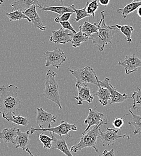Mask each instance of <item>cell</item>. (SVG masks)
I'll return each instance as SVG.
<instances>
[{
	"label": "cell",
	"instance_id": "obj_23",
	"mask_svg": "<svg viewBox=\"0 0 141 156\" xmlns=\"http://www.w3.org/2000/svg\"><path fill=\"white\" fill-rule=\"evenodd\" d=\"M97 91L96 96L99 98V101L103 106H106L108 104V101L111 99V94L108 89L101 87L99 84L97 85Z\"/></svg>",
	"mask_w": 141,
	"mask_h": 156
},
{
	"label": "cell",
	"instance_id": "obj_18",
	"mask_svg": "<svg viewBox=\"0 0 141 156\" xmlns=\"http://www.w3.org/2000/svg\"><path fill=\"white\" fill-rule=\"evenodd\" d=\"M30 132L28 130L26 132L24 133L22 132L19 129H17V137L12 143L13 145H16V148H21L23 151L25 150L26 147L28 145L30 142Z\"/></svg>",
	"mask_w": 141,
	"mask_h": 156
},
{
	"label": "cell",
	"instance_id": "obj_1",
	"mask_svg": "<svg viewBox=\"0 0 141 156\" xmlns=\"http://www.w3.org/2000/svg\"><path fill=\"white\" fill-rule=\"evenodd\" d=\"M18 87L10 84L0 87V114L2 116L9 114H16L20 110L22 103L18 96Z\"/></svg>",
	"mask_w": 141,
	"mask_h": 156
},
{
	"label": "cell",
	"instance_id": "obj_2",
	"mask_svg": "<svg viewBox=\"0 0 141 156\" xmlns=\"http://www.w3.org/2000/svg\"><path fill=\"white\" fill-rule=\"evenodd\" d=\"M100 14L101 18L99 22V28L98 31L92 34L90 37V39L92 40L94 44L97 46L99 51L102 52L107 44L110 43L112 45L113 44L112 40L118 30L115 26H108L106 24L104 21V17L106 16L104 11L101 12Z\"/></svg>",
	"mask_w": 141,
	"mask_h": 156
},
{
	"label": "cell",
	"instance_id": "obj_16",
	"mask_svg": "<svg viewBox=\"0 0 141 156\" xmlns=\"http://www.w3.org/2000/svg\"><path fill=\"white\" fill-rule=\"evenodd\" d=\"M78 96H75V98L78 101V104L79 105H82L83 101H87L88 103H91L93 100V96L91 93V91L86 85L83 86L78 85Z\"/></svg>",
	"mask_w": 141,
	"mask_h": 156
},
{
	"label": "cell",
	"instance_id": "obj_34",
	"mask_svg": "<svg viewBox=\"0 0 141 156\" xmlns=\"http://www.w3.org/2000/svg\"><path fill=\"white\" fill-rule=\"evenodd\" d=\"M73 14V13H64L62 15H59L57 16L55 20L54 21L57 23H60L61 22H65V21H69L70 19V17Z\"/></svg>",
	"mask_w": 141,
	"mask_h": 156
},
{
	"label": "cell",
	"instance_id": "obj_33",
	"mask_svg": "<svg viewBox=\"0 0 141 156\" xmlns=\"http://www.w3.org/2000/svg\"><path fill=\"white\" fill-rule=\"evenodd\" d=\"M129 114H130V113L128 114L124 115H123L122 117H120V118H116L112 122L113 126L114 127H115L116 129H121L123 124H124V118L125 116H128Z\"/></svg>",
	"mask_w": 141,
	"mask_h": 156
},
{
	"label": "cell",
	"instance_id": "obj_22",
	"mask_svg": "<svg viewBox=\"0 0 141 156\" xmlns=\"http://www.w3.org/2000/svg\"><path fill=\"white\" fill-rule=\"evenodd\" d=\"M7 122H13L17 125L26 127L29 124V121L26 117H22L20 115H16L13 114H9L2 116Z\"/></svg>",
	"mask_w": 141,
	"mask_h": 156
},
{
	"label": "cell",
	"instance_id": "obj_36",
	"mask_svg": "<svg viewBox=\"0 0 141 156\" xmlns=\"http://www.w3.org/2000/svg\"><path fill=\"white\" fill-rule=\"evenodd\" d=\"M99 156H115L114 150L112 149L109 151L105 150L103 151V152Z\"/></svg>",
	"mask_w": 141,
	"mask_h": 156
},
{
	"label": "cell",
	"instance_id": "obj_40",
	"mask_svg": "<svg viewBox=\"0 0 141 156\" xmlns=\"http://www.w3.org/2000/svg\"><path fill=\"white\" fill-rule=\"evenodd\" d=\"M141 0H133V2H141Z\"/></svg>",
	"mask_w": 141,
	"mask_h": 156
},
{
	"label": "cell",
	"instance_id": "obj_11",
	"mask_svg": "<svg viewBox=\"0 0 141 156\" xmlns=\"http://www.w3.org/2000/svg\"><path fill=\"white\" fill-rule=\"evenodd\" d=\"M118 130L108 128L105 132H100L99 133V137L100 138L102 145L103 147H109L113 145L115 141L119 138L127 137L128 139H130L129 135H118Z\"/></svg>",
	"mask_w": 141,
	"mask_h": 156
},
{
	"label": "cell",
	"instance_id": "obj_14",
	"mask_svg": "<svg viewBox=\"0 0 141 156\" xmlns=\"http://www.w3.org/2000/svg\"><path fill=\"white\" fill-rule=\"evenodd\" d=\"M23 13L31 20V22L36 28H39L42 31L46 30V26L42 23L41 20L37 12L36 5H32L30 8L23 12Z\"/></svg>",
	"mask_w": 141,
	"mask_h": 156
},
{
	"label": "cell",
	"instance_id": "obj_39",
	"mask_svg": "<svg viewBox=\"0 0 141 156\" xmlns=\"http://www.w3.org/2000/svg\"><path fill=\"white\" fill-rule=\"evenodd\" d=\"M25 151H26V152H27V153H28V154H30L31 156H35V155H33V154L31 153V152L30 151V150L28 148H26V149H25Z\"/></svg>",
	"mask_w": 141,
	"mask_h": 156
},
{
	"label": "cell",
	"instance_id": "obj_42",
	"mask_svg": "<svg viewBox=\"0 0 141 156\" xmlns=\"http://www.w3.org/2000/svg\"><path fill=\"white\" fill-rule=\"evenodd\" d=\"M58 1H61V2L62 3V2H64L65 0H58Z\"/></svg>",
	"mask_w": 141,
	"mask_h": 156
},
{
	"label": "cell",
	"instance_id": "obj_12",
	"mask_svg": "<svg viewBox=\"0 0 141 156\" xmlns=\"http://www.w3.org/2000/svg\"><path fill=\"white\" fill-rule=\"evenodd\" d=\"M57 118V117L55 115L47 112L42 108H37L36 122L39 128L51 127V125L56 122Z\"/></svg>",
	"mask_w": 141,
	"mask_h": 156
},
{
	"label": "cell",
	"instance_id": "obj_10",
	"mask_svg": "<svg viewBox=\"0 0 141 156\" xmlns=\"http://www.w3.org/2000/svg\"><path fill=\"white\" fill-rule=\"evenodd\" d=\"M118 66L122 67L125 69L126 75L131 74L138 70L141 67V59H139L135 54L127 55L122 61L118 63Z\"/></svg>",
	"mask_w": 141,
	"mask_h": 156
},
{
	"label": "cell",
	"instance_id": "obj_32",
	"mask_svg": "<svg viewBox=\"0 0 141 156\" xmlns=\"http://www.w3.org/2000/svg\"><path fill=\"white\" fill-rule=\"evenodd\" d=\"M99 4L98 0H92L91 2H89L86 7V12L88 15L93 17L95 16V13L96 10L98 9Z\"/></svg>",
	"mask_w": 141,
	"mask_h": 156
},
{
	"label": "cell",
	"instance_id": "obj_19",
	"mask_svg": "<svg viewBox=\"0 0 141 156\" xmlns=\"http://www.w3.org/2000/svg\"><path fill=\"white\" fill-rule=\"evenodd\" d=\"M17 129L16 127L4 129L0 132V139L5 144L13 143L17 137Z\"/></svg>",
	"mask_w": 141,
	"mask_h": 156
},
{
	"label": "cell",
	"instance_id": "obj_3",
	"mask_svg": "<svg viewBox=\"0 0 141 156\" xmlns=\"http://www.w3.org/2000/svg\"><path fill=\"white\" fill-rule=\"evenodd\" d=\"M57 75L56 72L51 70H49L47 72L45 77V88L43 93V96L44 98L56 103L61 110L62 106L59 94L58 84L55 79Z\"/></svg>",
	"mask_w": 141,
	"mask_h": 156
},
{
	"label": "cell",
	"instance_id": "obj_21",
	"mask_svg": "<svg viewBox=\"0 0 141 156\" xmlns=\"http://www.w3.org/2000/svg\"><path fill=\"white\" fill-rule=\"evenodd\" d=\"M73 4L69 7L65 6H47L40 7L41 11H46V12H52L55 13H57L59 15H62L65 13H73L75 12L72 9Z\"/></svg>",
	"mask_w": 141,
	"mask_h": 156
},
{
	"label": "cell",
	"instance_id": "obj_20",
	"mask_svg": "<svg viewBox=\"0 0 141 156\" xmlns=\"http://www.w3.org/2000/svg\"><path fill=\"white\" fill-rule=\"evenodd\" d=\"M99 28V23H91L88 21H85L82 25H80L79 27V31L82 34L87 37H90L92 34L96 33L98 31Z\"/></svg>",
	"mask_w": 141,
	"mask_h": 156
},
{
	"label": "cell",
	"instance_id": "obj_29",
	"mask_svg": "<svg viewBox=\"0 0 141 156\" xmlns=\"http://www.w3.org/2000/svg\"><path fill=\"white\" fill-rule=\"evenodd\" d=\"M131 98L133 100V103L132 108L136 109H139L141 108V89L137 87V91H133Z\"/></svg>",
	"mask_w": 141,
	"mask_h": 156
},
{
	"label": "cell",
	"instance_id": "obj_6",
	"mask_svg": "<svg viewBox=\"0 0 141 156\" xmlns=\"http://www.w3.org/2000/svg\"><path fill=\"white\" fill-rule=\"evenodd\" d=\"M41 130L43 132H49L52 133L53 134H57L60 136H62V135H65L67 137H72L69 134L70 131H76L77 127L75 124H69L67 121H61V124L57 127H50V128H35L33 127H31L30 133L33 134L35 133L36 131Z\"/></svg>",
	"mask_w": 141,
	"mask_h": 156
},
{
	"label": "cell",
	"instance_id": "obj_9",
	"mask_svg": "<svg viewBox=\"0 0 141 156\" xmlns=\"http://www.w3.org/2000/svg\"><path fill=\"white\" fill-rule=\"evenodd\" d=\"M99 84L101 87H104L109 90L111 94V102L110 104H114L117 103H122L125 100L129 98V96L125 94H121L119 93L115 87L110 83V79L106 78L104 80H98Z\"/></svg>",
	"mask_w": 141,
	"mask_h": 156
},
{
	"label": "cell",
	"instance_id": "obj_31",
	"mask_svg": "<svg viewBox=\"0 0 141 156\" xmlns=\"http://www.w3.org/2000/svg\"><path fill=\"white\" fill-rule=\"evenodd\" d=\"M39 139L42 144L43 145V148L45 149H51L52 145L53 139L52 137L44 135L43 133L39 135Z\"/></svg>",
	"mask_w": 141,
	"mask_h": 156
},
{
	"label": "cell",
	"instance_id": "obj_38",
	"mask_svg": "<svg viewBox=\"0 0 141 156\" xmlns=\"http://www.w3.org/2000/svg\"><path fill=\"white\" fill-rule=\"evenodd\" d=\"M137 13H138V15L140 18H141V6L138 7V10H137Z\"/></svg>",
	"mask_w": 141,
	"mask_h": 156
},
{
	"label": "cell",
	"instance_id": "obj_25",
	"mask_svg": "<svg viewBox=\"0 0 141 156\" xmlns=\"http://www.w3.org/2000/svg\"><path fill=\"white\" fill-rule=\"evenodd\" d=\"M129 111L130 114L132 115V118L131 120L128 122V124L129 125L133 126L135 127L133 135L141 134V116L134 114L130 109H129Z\"/></svg>",
	"mask_w": 141,
	"mask_h": 156
},
{
	"label": "cell",
	"instance_id": "obj_15",
	"mask_svg": "<svg viewBox=\"0 0 141 156\" xmlns=\"http://www.w3.org/2000/svg\"><path fill=\"white\" fill-rule=\"evenodd\" d=\"M10 5L13 7L12 12L19 10L22 12H25L32 5H36V7H41L38 0H18L10 4Z\"/></svg>",
	"mask_w": 141,
	"mask_h": 156
},
{
	"label": "cell",
	"instance_id": "obj_30",
	"mask_svg": "<svg viewBox=\"0 0 141 156\" xmlns=\"http://www.w3.org/2000/svg\"><path fill=\"white\" fill-rule=\"evenodd\" d=\"M89 2H88V1L86 2L85 7L82 9H76L75 8V6L74 4H73V7H72V9L73 10H74L75 12V13L76 14V18L75 20H76V22H79V20H81L83 19V18H85L86 17H90V16L89 15H88L87 12H86V7H87V5L88 4Z\"/></svg>",
	"mask_w": 141,
	"mask_h": 156
},
{
	"label": "cell",
	"instance_id": "obj_24",
	"mask_svg": "<svg viewBox=\"0 0 141 156\" xmlns=\"http://www.w3.org/2000/svg\"><path fill=\"white\" fill-rule=\"evenodd\" d=\"M140 6H141V1L135 2H132L131 3L127 4L123 8L118 9L117 10V12L118 13H121L122 17L125 19L130 13L133 12L135 10L138 9V7Z\"/></svg>",
	"mask_w": 141,
	"mask_h": 156
},
{
	"label": "cell",
	"instance_id": "obj_28",
	"mask_svg": "<svg viewBox=\"0 0 141 156\" xmlns=\"http://www.w3.org/2000/svg\"><path fill=\"white\" fill-rule=\"evenodd\" d=\"M6 15L11 22H15L20 20H26L29 22H31V20L23 13V12L19 10L7 13Z\"/></svg>",
	"mask_w": 141,
	"mask_h": 156
},
{
	"label": "cell",
	"instance_id": "obj_4",
	"mask_svg": "<svg viewBox=\"0 0 141 156\" xmlns=\"http://www.w3.org/2000/svg\"><path fill=\"white\" fill-rule=\"evenodd\" d=\"M101 126V124L94 126L92 129L89 130L85 133H82L79 142L72 147L70 151L76 153L86 148H92L96 153H99V151L96 148V142L100 131Z\"/></svg>",
	"mask_w": 141,
	"mask_h": 156
},
{
	"label": "cell",
	"instance_id": "obj_8",
	"mask_svg": "<svg viewBox=\"0 0 141 156\" xmlns=\"http://www.w3.org/2000/svg\"><path fill=\"white\" fill-rule=\"evenodd\" d=\"M108 123V119L103 114L96 111L91 108H89L88 115L84 121V124H87L88 126L82 133H85L89 130L91 126L99 124H107Z\"/></svg>",
	"mask_w": 141,
	"mask_h": 156
},
{
	"label": "cell",
	"instance_id": "obj_41",
	"mask_svg": "<svg viewBox=\"0 0 141 156\" xmlns=\"http://www.w3.org/2000/svg\"><path fill=\"white\" fill-rule=\"evenodd\" d=\"M3 1H4V0H0V5H1L2 4Z\"/></svg>",
	"mask_w": 141,
	"mask_h": 156
},
{
	"label": "cell",
	"instance_id": "obj_17",
	"mask_svg": "<svg viewBox=\"0 0 141 156\" xmlns=\"http://www.w3.org/2000/svg\"><path fill=\"white\" fill-rule=\"evenodd\" d=\"M52 138L53 139L52 145L51 149H57L60 150L62 153H64L66 156H73L71 153L70 150L69 149L65 140L62 138V137L60 136L59 139L54 136V134L51 132H49Z\"/></svg>",
	"mask_w": 141,
	"mask_h": 156
},
{
	"label": "cell",
	"instance_id": "obj_35",
	"mask_svg": "<svg viewBox=\"0 0 141 156\" xmlns=\"http://www.w3.org/2000/svg\"><path fill=\"white\" fill-rule=\"evenodd\" d=\"M60 23L62 28H63L64 29L68 30L70 31L72 33H73V34H76V30L73 28V27H72V25H71V23L69 21L61 22H60Z\"/></svg>",
	"mask_w": 141,
	"mask_h": 156
},
{
	"label": "cell",
	"instance_id": "obj_13",
	"mask_svg": "<svg viewBox=\"0 0 141 156\" xmlns=\"http://www.w3.org/2000/svg\"><path fill=\"white\" fill-rule=\"evenodd\" d=\"M52 36L50 37L49 41L56 44H64L68 42H71L72 33L68 30L61 28L58 30L52 31Z\"/></svg>",
	"mask_w": 141,
	"mask_h": 156
},
{
	"label": "cell",
	"instance_id": "obj_26",
	"mask_svg": "<svg viewBox=\"0 0 141 156\" xmlns=\"http://www.w3.org/2000/svg\"><path fill=\"white\" fill-rule=\"evenodd\" d=\"M90 39L89 37L86 36L82 33L81 31L76 34H72V44L73 48H78L81 46V43L87 41Z\"/></svg>",
	"mask_w": 141,
	"mask_h": 156
},
{
	"label": "cell",
	"instance_id": "obj_37",
	"mask_svg": "<svg viewBox=\"0 0 141 156\" xmlns=\"http://www.w3.org/2000/svg\"><path fill=\"white\" fill-rule=\"evenodd\" d=\"M98 1L101 5L103 6H106L110 3V0H98Z\"/></svg>",
	"mask_w": 141,
	"mask_h": 156
},
{
	"label": "cell",
	"instance_id": "obj_5",
	"mask_svg": "<svg viewBox=\"0 0 141 156\" xmlns=\"http://www.w3.org/2000/svg\"><path fill=\"white\" fill-rule=\"evenodd\" d=\"M68 70L76 79V87L82 83H91L97 86L99 85V79L96 73L90 66H86L83 68H79L75 70L68 68Z\"/></svg>",
	"mask_w": 141,
	"mask_h": 156
},
{
	"label": "cell",
	"instance_id": "obj_7",
	"mask_svg": "<svg viewBox=\"0 0 141 156\" xmlns=\"http://www.w3.org/2000/svg\"><path fill=\"white\" fill-rule=\"evenodd\" d=\"M44 55L46 60L44 66L46 67L53 66L56 69H59L67 59L63 51L61 49H56L52 51H46Z\"/></svg>",
	"mask_w": 141,
	"mask_h": 156
},
{
	"label": "cell",
	"instance_id": "obj_27",
	"mask_svg": "<svg viewBox=\"0 0 141 156\" xmlns=\"http://www.w3.org/2000/svg\"><path fill=\"white\" fill-rule=\"evenodd\" d=\"M115 27L120 31L121 33L125 36L126 41L128 43H132V32L134 30V28L133 27L129 26V25H115Z\"/></svg>",
	"mask_w": 141,
	"mask_h": 156
}]
</instances>
